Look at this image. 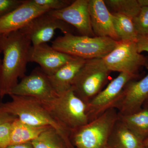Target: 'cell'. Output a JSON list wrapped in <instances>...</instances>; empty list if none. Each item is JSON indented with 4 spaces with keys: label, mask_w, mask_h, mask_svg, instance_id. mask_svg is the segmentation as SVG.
Returning a JSON list of instances; mask_svg holds the SVG:
<instances>
[{
    "label": "cell",
    "mask_w": 148,
    "mask_h": 148,
    "mask_svg": "<svg viewBox=\"0 0 148 148\" xmlns=\"http://www.w3.org/2000/svg\"><path fill=\"white\" fill-rule=\"evenodd\" d=\"M32 46L28 36L20 30L0 35V53L3 57L0 71V98L9 95L25 76Z\"/></svg>",
    "instance_id": "1"
},
{
    "label": "cell",
    "mask_w": 148,
    "mask_h": 148,
    "mask_svg": "<svg viewBox=\"0 0 148 148\" xmlns=\"http://www.w3.org/2000/svg\"><path fill=\"white\" fill-rule=\"evenodd\" d=\"M11 101L0 104V109L26 124L49 126L58 132L64 143L69 144L71 132L53 116L44 103L32 97L10 95Z\"/></svg>",
    "instance_id": "2"
},
{
    "label": "cell",
    "mask_w": 148,
    "mask_h": 148,
    "mask_svg": "<svg viewBox=\"0 0 148 148\" xmlns=\"http://www.w3.org/2000/svg\"><path fill=\"white\" fill-rule=\"evenodd\" d=\"M118 42L108 37L77 36L68 33L57 37L51 46L60 52L88 60L105 57L116 46Z\"/></svg>",
    "instance_id": "3"
},
{
    "label": "cell",
    "mask_w": 148,
    "mask_h": 148,
    "mask_svg": "<svg viewBox=\"0 0 148 148\" xmlns=\"http://www.w3.org/2000/svg\"><path fill=\"white\" fill-rule=\"evenodd\" d=\"M118 117L116 109H110L72 131L71 138L77 148H108L109 137Z\"/></svg>",
    "instance_id": "4"
},
{
    "label": "cell",
    "mask_w": 148,
    "mask_h": 148,
    "mask_svg": "<svg viewBox=\"0 0 148 148\" xmlns=\"http://www.w3.org/2000/svg\"><path fill=\"white\" fill-rule=\"evenodd\" d=\"M110 71L102 58L86 60L74 79L71 88L85 103H88L103 89Z\"/></svg>",
    "instance_id": "5"
},
{
    "label": "cell",
    "mask_w": 148,
    "mask_h": 148,
    "mask_svg": "<svg viewBox=\"0 0 148 148\" xmlns=\"http://www.w3.org/2000/svg\"><path fill=\"white\" fill-rule=\"evenodd\" d=\"M44 103L53 116L71 132L89 122L86 103L72 88L53 101Z\"/></svg>",
    "instance_id": "6"
},
{
    "label": "cell",
    "mask_w": 148,
    "mask_h": 148,
    "mask_svg": "<svg viewBox=\"0 0 148 148\" xmlns=\"http://www.w3.org/2000/svg\"><path fill=\"white\" fill-rule=\"evenodd\" d=\"M108 69L120 73L137 74L140 68L148 64V59L138 51L135 42L119 41L113 49L102 58Z\"/></svg>",
    "instance_id": "7"
},
{
    "label": "cell",
    "mask_w": 148,
    "mask_h": 148,
    "mask_svg": "<svg viewBox=\"0 0 148 148\" xmlns=\"http://www.w3.org/2000/svg\"><path fill=\"white\" fill-rule=\"evenodd\" d=\"M138 74L120 73L101 92L86 104V112L89 122L116 106L121 98L127 83L137 79Z\"/></svg>",
    "instance_id": "8"
},
{
    "label": "cell",
    "mask_w": 148,
    "mask_h": 148,
    "mask_svg": "<svg viewBox=\"0 0 148 148\" xmlns=\"http://www.w3.org/2000/svg\"><path fill=\"white\" fill-rule=\"evenodd\" d=\"M10 95L32 97L44 103L53 101L59 95L51 85L48 75L40 67L22 78L11 90Z\"/></svg>",
    "instance_id": "9"
},
{
    "label": "cell",
    "mask_w": 148,
    "mask_h": 148,
    "mask_svg": "<svg viewBox=\"0 0 148 148\" xmlns=\"http://www.w3.org/2000/svg\"><path fill=\"white\" fill-rule=\"evenodd\" d=\"M57 29L64 34H72L73 32L69 24L51 16L47 12L37 16L20 30L29 38L32 45L36 46L47 43L52 38Z\"/></svg>",
    "instance_id": "10"
},
{
    "label": "cell",
    "mask_w": 148,
    "mask_h": 148,
    "mask_svg": "<svg viewBox=\"0 0 148 148\" xmlns=\"http://www.w3.org/2000/svg\"><path fill=\"white\" fill-rule=\"evenodd\" d=\"M89 1H73L70 5L65 8L50 11L48 13L75 27L81 36L95 37L90 22Z\"/></svg>",
    "instance_id": "11"
},
{
    "label": "cell",
    "mask_w": 148,
    "mask_h": 148,
    "mask_svg": "<svg viewBox=\"0 0 148 148\" xmlns=\"http://www.w3.org/2000/svg\"><path fill=\"white\" fill-rule=\"evenodd\" d=\"M148 73L139 81L135 79L127 83L115 109L121 115L134 113L143 108L148 99V64L146 66Z\"/></svg>",
    "instance_id": "12"
},
{
    "label": "cell",
    "mask_w": 148,
    "mask_h": 148,
    "mask_svg": "<svg viewBox=\"0 0 148 148\" xmlns=\"http://www.w3.org/2000/svg\"><path fill=\"white\" fill-rule=\"evenodd\" d=\"M75 56L56 50L47 43L32 45L29 51V62L39 64L47 75L51 76Z\"/></svg>",
    "instance_id": "13"
},
{
    "label": "cell",
    "mask_w": 148,
    "mask_h": 148,
    "mask_svg": "<svg viewBox=\"0 0 148 148\" xmlns=\"http://www.w3.org/2000/svg\"><path fill=\"white\" fill-rule=\"evenodd\" d=\"M49 10L25 0L21 5L0 17V35L21 30L37 16Z\"/></svg>",
    "instance_id": "14"
},
{
    "label": "cell",
    "mask_w": 148,
    "mask_h": 148,
    "mask_svg": "<svg viewBox=\"0 0 148 148\" xmlns=\"http://www.w3.org/2000/svg\"><path fill=\"white\" fill-rule=\"evenodd\" d=\"M90 22L95 36L108 37L119 41L114 30L112 14L103 0H89Z\"/></svg>",
    "instance_id": "15"
},
{
    "label": "cell",
    "mask_w": 148,
    "mask_h": 148,
    "mask_svg": "<svg viewBox=\"0 0 148 148\" xmlns=\"http://www.w3.org/2000/svg\"><path fill=\"white\" fill-rule=\"evenodd\" d=\"M86 60L83 58L75 57L53 75L48 76L51 85L58 95L71 88L75 78Z\"/></svg>",
    "instance_id": "16"
},
{
    "label": "cell",
    "mask_w": 148,
    "mask_h": 148,
    "mask_svg": "<svg viewBox=\"0 0 148 148\" xmlns=\"http://www.w3.org/2000/svg\"><path fill=\"white\" fill-rule=\"evenodd\" d=\"M143 141L119 119L114 125L108 142V148H140Z\"/></svg>",
    "instance_id": "17"
},
{
    "label": "cell",
    "mask_w": 148,
    "mask_h": 148,
    "mask_svg": "<svg viewBox=\"0 0 148 148\" xmlns=\"http://www.w3.org/2000/svg\"><path fill=\"white\" fill-rule=\"evenodd\" d=\"M50 127L30 125L16 117L12 123L9 145L31 142Z\"/></svg>",
    "instance_id": "18"
},
{
    "label": "cell",
    "mask_w": 148,
    "mask_h": 148,
    "mask_svg": "<svg viewBox=\"0 0 148 148\" xmlns=\"http://www.w3.org/2000/svg\"><path fill=\"white\" fill-rule=\"evenodd\" d=\"M119 119L142 141L148 137V109L128 115L118 114Z\"/></svg>",
    "instance_id": "19"
},
{
    "label": "cell",
    "mask_w": 148,
    "mask_h": 148,
    "mask_svg": "<svg viewBox=\"0 0 148 148\" xmlns=\"http://www.w3.org/2000/svg\"><path fill=\"white\" fill-rule=\"evenodd\" d=\"M111 13L114 30L119 41L136 42L138 35L132 19L121 14Z\"/></svg>",
    "instance_id": "20"
},
{
    "label": "cell",
    "mask_w": 148,
    "mask_h": 148,
    "mask_svg": "<svg viewBox=\"0 0 148 148\" xmlns=\"http://www.w3.org/2000/svg\"><path fill=\"white\" fill-rule=\"evenodd\" d=\"M104 2L111 13L121 14L132 19L139 14L142 8L138 0H106Z\"/></svg>",
    "instance_id": "21"
},
{
    "label": "cell",
    "mask_w": 148,
    "mask_h": 148,
    "mask_svg": "<svg viewBox=\"0 0 148 148\" xmlns=\"http://www.w3.org/2000/svg\"><path fill=\"white\" fill-rule=\"evenodd\" d=\"M63 142L64 143L56 130L50 127L31 143L34 148H65Z\"/></svg>",
    "instance_id": "22"
},
{
    "label": "cell",
    "mask_w": 148,
    "mask_h": 148,
    "mask_svg": "<svg viewBox=\"0 0 148 148\" xmlns=\"http://www.w3.org/2000/svg\"><path fill=\"white\" fill-rule=\"evenodd\" d=\"M132 21L138 36L148 35V7H142Z\"/></svg>",
    "instance_id": "23"
},
{
    "label": "cell",
    "mask_w": 148,
    "mask_h": 148,
    "mask_svg": "<svg viewBox=\"0 0 148 148\" xmlns=\"http://www.w3.org/2000/svg\"><path fill=\"white\" fill-rule=\"evenodd\" d=\"M35 5L50 11L62 9L70 5L73 1L70 0H31Z\"/></svg>",
    "instance_id": "24"
},
{
    "label": "cell",
    "mask_w": 148,
    "mask_h": 148,
    "mask_svg": "<svg viewBox=\"0 0 148 148\" xmlns=\"http://www.w3.org/2000/svg\"><path fill=\"white\" fill-rule=\"evenodd\" d=\"M25 0H0V17L10 13L25 2Z\"/></svg>",
    "instance_id": "25"
},
{
    "label": "cell",
    "mask_w": 148,
    "mask_h": 148,
    "mask_svg": "<svg viewBox=\"0 0 148 148\" xmlns=\"http://www.w3.org/2000/svg\"><path fill=\"white\" fill-rule=\"evenodd\" d=\"M12 121L0 125V148H5L10 145L11 127Z\"/></svg>",
    "instance_id": "26"
},
{
    "label": "cell",
    "mask_w": 148,
    "mask_h": 148,
    "mask_svg": "<svg viewBox=\"0 0 148 148\" xmlns=\"http://www.w3.org/2000/svg\"><path fill=\"white\" fill-rule=\"evenodd\" d=\"M136 43L139 53L143 51L148 52V35L138 36Z\"/></svg>",
    "instance_id": "27"
},
{
    "label": "cell",
    "mask_w": 148,
    "mask_h": 148,
    "mask_svg": "<svg viewBox=\"0 0 148 148\" xmlns=\"http://www.w3.org/2000/svg\"><path fill=\"white\" fill-rule=\"evenodd\" d=\"M16 118V117L6 113L0 109V125L7 122L12 121Z\"/></svg>",
    "instance_id": "28"
},
{
    "label": "cell",
    "mask_w": 148,
    "mask_h": 148,
    "mask_svg": "<svg viewBox=\"0 0 148 148\" xmlns=\"http://www.w3.org/2000/svg\"><path fill=\"white\" fill-rule=\"evenodd\" d=\"M5 148H34L31 142L16 144V145H10Z\"/></svg>",
    "instance_id": "29"
},
{
    "label": "cell",
    "mask_w": 148,
    "mask_h": 148,
    "mask_svg": "<svg viewBox=\"0 0 148 148\" xmlns=\"http://www.w3.org/2000/svg\"><path fill=\"white\" fill-rule=\"evenodd\" d=\"M138 1L141 7H148V0H138Z\"/></svg>",
    "instance_id": "30"
},
{
    "label": "cell",
    "mask_w": 148,
    "mask_h": 148,
    "mask_svg": "<svg viewBox=\"0 0 148 148\" xmlns=\"http://www.w3.org/2000/svg\"><path fill=\"white\" fill-rule=\"evenodd\" d=\"M143 144L144 147H148V137L143 141Z\"/></svg>",
    "instance_id": "31"
},
{
    "label": "cell",
    "mask_w": 148,
    "mask_h": 148,
    "mask_svg": "<svg viewBox=\"0 0 148 148\" xmlns=\"http://www.w3.org/2000/svg\"><path fill=\"white\" fill-rule=\"evenodd\" d=\"M143 108L148 109V99L146 101V102L144 103V105H143Z\"/></svg>",
    "instance_id": "32"
},
{
    "label": "cell",
    "mask_w": 148,
    "mask_h": 148,
    "mask_svg": "<svg viewBox=\"0 0 148 148\" xmlns=\"http://www.w3.org/2000/svg\"><path fill=\"white\" fill-rule=\"evenodd\" d=\"M2 64V59L0 57V71H1V66Z\"/></svg>",
    "instance_id": "33"
},
{
    "label": "cell",
    "mask_w": 148,
    "mask_h": 148,
    "mask_svg": "<svg viewBox=\"0 0 148 148\" xmlns=\"http://www.w3.org/2000/svg\"><path fill=\"white\" fill-rule=\"evenodd\" d=\"M140 148H148V147H144V146H142V147H141Z\"/></svg>",
    "instance_id": "34"
}]
</instances>
